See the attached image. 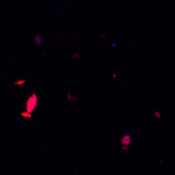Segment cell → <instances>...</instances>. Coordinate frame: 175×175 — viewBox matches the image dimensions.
Listing matches in <instances>:
<instances>
[{
    "label": "cell",
    "mask_w": 175,
    "mask_h": 175,
    "mask_svg": "<svg viewBox=\"0 0 175 175\" xmlns=\"http://www.w3.org/2000/svg\"><path fill=\"white\" fill-rule=\"evenodd\" d=\"M37 106V96L36 95H32L31 98L27 100V106H26V109L28 111V113L33 112V110L36 108Z\"/></svg>",
    "instance_id": "1"
},
{
    "label": "cell",
    "mask_w": 175,
    "mask_h": 175,
    "mask_svg": "<svg viewBox=\"0 0 175 175\" xmlns=\"http://www.w3.org/2000/svg\"><path fill=\"white\" fill-rule=\"evenodd\" d=\"M35 41H36V43H37L38 45H40V44H41V42H42V38H41V36H36Z\"/></svg>",
    "instance_id": "3"
},
{
    "label": "cell",
    "mask_w": 175,
    "mask_h": 175,
    "mask_svg": "<svg viewBox=\"0 0 175 175\" xmlns=\"http://www.w3.org/2000/svg\"><path fill=\"white\" fill-rule=\"evenodd\" d=\"M122 144H123V146H124V149L126 148L127 149V146L130 144V142H131V139H130V136L129 135H126V136H124L123 138H122Z\"/></svg>",
    "instance_id": "2"
}]
</instances>
